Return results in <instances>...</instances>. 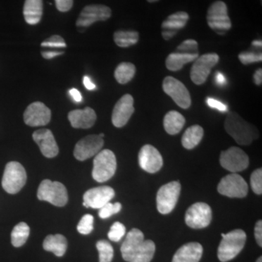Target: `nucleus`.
I'll return each mask as SVG.
<instances>
[{
	"label": "nucleus",
	"instance_id": "nucleus-1",
	"mask_svg": "<svg viewBox=\"0 0 262 262\" xmlns=\"http://www.w3.org/2000/svg\"><path fill=\"white\" fill-rule=\"evenodd\" d=\"M227 134L239 145H250L258 138V130L254 125L248 123L238 114L231 112L227 114L225 121Z\"/></svg>",
	"mask_w": 262,
	"mask_h": 262
},
{
	"label": "nucleus",
	"instance_id": "nucleus-2",
	"mask_svg": "<svg viewBox=\"0 0 262 262\" xmlns=\"http://www.w3.org/2000/svg\"><path fill=\"white\" fill-rule=\"evenodd\" d=\"M222 236L218 258L222 262H227L235 258L244 249L247 236L242 229H234L229 233H222Z\"/></svg>",
	"mask_w": 262,
	"mask_h": 262
},
{
	"label": "nucleus",
	"instance_id": "nucleus-3",
	"mask_svg": "<svg viewBox=\"0 0 262 262\" xmlns=\"http://www.w3.org/2000/svg\"><path fill=\"white\" fill-rule=\"evenodd\" d=\"M116 169V157L113 151L110 149L101 150L94 160L93 178L97 182H106L113 178Z\"/></svg>",
	"mask_w": 262,
	"mask_h": 262
},
{
	"label": "nucleus",
	"instance_id": "nucleus-4",
	"mask_svg": "<svg viewBox=\"0 0 262 262\" xmlns=\"http://www.w3.org/2000/svg\"><path fill=\"white\" fill-rule=\"evenodd\" d=\"M37 198L39 201H47L53 206L63 207L68 202V193L61 183L46 179L39 184Z\"/></svg>",
	"mask_w": 262,
	"mask_h": 262
},
{
	"label": "nucleus",
	"instance_id": "nucleus-5",
	"mask_svg": "<svg viewBox=\"0 0 262 262\" xmlns=\"http://www.w3.org/2000/svg\"><path fill=\"white\" fill-rule=\"evenodd\" d=\"M27 182V173L21 164L12 161L7 164L3 174L2 185L9 194L20 192Z\"/></svg>",
	"mask_w": 262,
	"mask_h": 262
},
{
	"label": "nucleus",
	"instance_id": "nucleus-6",
	"mask_svg": "<svg viewBox=\"0 0 262 262\" xmlns=\"http://www.w3.org/2000/svg\"><path fill=\"white\" fill-rule=\"evenodd\" d=\"M207 22L210 28L217 34H224L232 27L228 10L225 3L216 1L208 8L207 12Z\"/></svg>",
	"mask_w": 262,
	"mask_h": 262
},
{
	"label": "nucleus",
	"instance_id": "nucleus-7",
	"mask_svg": "<svg viewBox=\"0 0 262 262\" xmlns=\"http://www.w3.org/2000/svg\"><path fill=\"white\" fill-rule=\"evenodd\" d=\"M179 182H171L164 184L157 194V208L162 214H168L177 206L181 192Z\"/></svg>",
	"mask_w": 262,
	"mask_h": 262
},
{
	"label": "nucleus",
	"instance_id": "nucleus-8",
	"mask_svg": "<svg viewBox=\"0 0 262 262\" xmlns=\"http://www.w3.org/2000/svg\"><path fill=\"white\" fill-rule=\"evenodd\" d=\"M220 61V56L214 53H206L198 57L191 69V80L198 85L204 84L211 70Z\"/></svg>",
	"mask_w": 262,
	"mask_h": 262
},
{
	"label": "nucleus",
	"instance_id": "nucleus-9",
	"mask_svg": "<svg viewBox=\"0 0 262 262\" xmlns=\"http://www.w3.org/2000/svg\"><path fill=\"white\" fill-rule=\"evenodd\" d=\"M220 164L222 168L232 173L246 170L249 165L248 155L241 148L232 146L220 155Z\"/></svg>",
	"mask_w": 262,
	"mask_h": 262
},
{
	"label": "nucleus",
	"instance_id": "nucleus-10",
	"mask_svg": "<svg viewBox=\"0 0 262 262\" xmlns=\"http://www.w3.org/2000/svg\"><path fill=\"white\" fill-rule=\"evenodd\" d=\"M218 192L231 198H244L248 192V186L245 179L237 173H230L220 181Z\"/></svg>",
	"mask_w": 262,
	"mask_h": 262
},
{
	"label": "nucleus",
	"instance_id": "nucleus-11",
	"mask_svg": "<svg viewBox=\"0 0 262 262\" xmlns=\"http://www.w3.org/2000/svg\"><path fill=\"white\" fill-rule=\"evenodd\" d=\"M163 89L181 108L187 110L190 107L192 103L190 94L181 81L168 76L164 79Z\"/></svg>",
	"mask_w": 262,
	"mask_h": 262
},
{
	"label": "nucleus",
	"instance_id": "nucleus-12",
	"mask_svg": "<svg viewBox=\"0 0 262 262\" xmlns=\"http://www.w3.org/2000/svg\"><path fill=\"white\" fill-rule=\"evenodd\" d=\"M212 220L211 207L205 203H196L188 208L185 222L192 229H203L208 227Z\"/></svg>",
	"mask_w": 262,
	"mask_h": 262
},
{
	"label": "nucleus",
	"instance_id": "nucleus-13",
	"mask_svg": "<svg viewBox=\"0 0 262 262\" xmlns=\"http://www.w3.org/2000/svg\"><path fill=\"white\" fill-rule=\"evenodd\" d=\"M112 15V10L104 5H90L81 12L76 25L78 27H89L97 21H105Z\"/></svg>",
	"mask_w": 262,
	"mask_h": 262
},
{
	"label": "nucleus",
	"instance_id": "nucleus-14",
	"mask_svg": "<svg viewBox=\"0 0 262 262\" xmlns=\"http://www.w3.org/2000/svg\"><path fill=\"white\" fill-rule=\"evenodd\" d=\"M104 141L98 135L85 136L76 144L74 155L77 160H84L98 155L103 146Z\"/></svg>",
	"mask_w": 262,
	"mask_h": 262
},
{
	"label": "nucleus",
	"instance_id": "nucleus-15",
	"mask_svg": "<svg viewBox=\"0 0 262 262\" xmlns=\"http://www.w3.org/2000/svg\"><path fill=\"white\" fill-rule=\"evenodd\" d=\"M51 119V110L40 101L31 103L24 113V122L31 127L44 126Z\"/></svg>",
	"mask_w": 262,
	"mask_h": 262
},
{
	"label": "nucleus",
	"instance_id": "nucleus-16",
	"mask_svg": "<svg viewBox=\"0 0 262 262\" xmlns=\"http://www.w3.org/2000/svg\"><path fill=\"white\" fill-rule=\"evenodd\" d=\"M115 194V190L108 186L93 188L84 193L83 206L86 208L100 209L110 203Z\"/></svg>",
	"mask_w": 262,
	"mask_h": 262
},
{
	"label": "nucleus",
	"instance_id": "nucleus-17",
	"mask_svg": "<svg viewBox=\"0 0 262 262\" xmlns=\"http://www.w3.org/2000/svg\"><path fill=\"white\" fill-rule=\"evenodd\" d=\"M139 163L141 169L149 173L159 171L163 165V160L160 151L155 146L146 144L139 153Z\"/></svg>",
	"mask_w": 262,
	"mask_h": 262
},
{
	"label": "nucleus",
	"instance_id": "nucleus-18",
	"mask_svg": "<svg viewBox=\"0 0 262 262\" xmlns=\"http://www.w3.org/2000/svg\"><path fill=\"white\" fill-rule=\"evenodd\" d=\"M134 103V98L130 94L124 95L117 101L112 115V122L115 127H122L126 125L135 111Z\"/></svg>",
	"mask_w": 262,
	"mask_h": 262
},
{
	"label": "nucleus",
	"instance_id": "nucleus-19",
	"mask_svg": "<svg viewBox=\"0 0 262 262\" xmlns=\"http://www.w3.org/2000/svg\"><path fill=\"white\" fill-rule=\"evenodd\" d=\"M32 137L45 157L53 158L58 155L59 149L51 130L40 129L34 131Z\"/></svg>",
	"mask_w": 262,
	"mask_h": 262
},
{
	"label": "nucleus",
	"instance_id": "nucleus-20",
	"mask_svg": "<svg viewBox=\"0 0 262 262\" xmlns=\"http://www.w3.org/2000/svg\"><path fill=\"white\" fill-rule=\"evenodd\" d=\"M189 16L184 11L177 12L169 15L162 24V36L165 40L173 38L178 33V31L184 28L189 20Z\"/></svg>",
	"mask_w": 262,
	"mask_h": 262
},
{
	"label": "nucleus",
	"instance_id": "nucleus-21",
	"mask_svg": "<svg viewBox=\"0 0 262 262\" xmlns=\"http://www.w3.org/2000/svg\"><path fill=\"white\" fill-rule=\"evenodd\" d=\"M144 241V235L140 229H132L127 234L121 246L122 258L125 261H130L141 247Z\"/></svg>",
	"mask_w": 262,
	"mask_h": 262
},
{
	"label": "nucleus",
	"instance_id": "nucleus-22",
	"mask_svg": "<svg viewBox=\"0 0 262 262\" xmlns=\"http://www.w3.org/2000/svg\"><path fill=\"white\" fill-rule=\"evenodd\" d=\"M68 119L75 128L88 129L94 126L97 116L92 108L85 107L84 110H72L68 114Z\"/></svg>",
	"mask_w": 262,
	"mask_h": 262
},
{
	"label": "nucleus",
	"instance_id": "nucleus-23",
	"mask_svg": "<svg viewBox=\"0 0 262 262\" xmlns=\"http://www.w3.org/2000/svg\"><path fill=\"white\" fill-rule=\"evenodd\" d=\"M203 251V246L199 243H189L176 252L172 262H199Z\"/></svg>",
	"mask_w": 262,
	"mask_h": 262
},
{
	"label": "nucleus",
	"instance_id": "nucleus-24",
	"mask_svg": "<svg viewBox=\"0 0 262 262\" xmlns=\"http://www.w3.org/2000/svg\"><path fill=\"white\" fill-rule=\"evenodd\" d=\"M43 2L41 0H27L24 5V16L27 24L36 25L42 18Z\"/></svg>",
	"mask_w": 262,
	"mask_h": 262
},
{
	"label": "nucleus",
	"instance_id": "nucleus-25",
	"mask_svg": "<svg viewBox=\"0 0 262 262\" xmlns=\"http://www.w3.org/2000/svg\"><path fill=\"white\" fill-rule=\"evenodd\" d=\"M198 57L199 54H187L174 52L167 57L165 66L168 70L177 72L182 70L184 66L187 63L195 61Z\"/></svg>",
	"mask_w": 262,
	"mask_h": 262
},
{
	"label": "nucleus",
	"instance_id": "nucleus-26",
	"mask_svg": "<svg viewBox=\"0 0 262 262\" xmlns=\"http://www.w3.org/2000/svg\"><path fill=\"white\" fill-rule=\"evenodd\" d=\"M43 248L46 251H51L58 257L65 254L67 248V241L62 234L48 235L43 243Z\"/></svg>",
	"mask_w": 262,
	"mask_h": 262
},
{
	"label": "nucleus",
	"instance_id": "nucleus-27",
	"mask_svg": "<svg viewBox=\"0 0 262 262\" xmlns=\"http://www.w3.org/2000/svg\"><path fill=\"white\" fill-rule=\"evenodd\" d=\"M185 122V118L182 114L177 111H170L164 117V128L170 135H176L182 130Z\"/></svg>",
	"mask_w": 262,
	"mask_h": 262
},
{
	"label": "nucleus",
	"instance_id": "nucleus-28",
	"mask_svg": "<svg viewBox=\"0 0 262 262\" xmlns=\"http://www.w3.org/2000/svg\"><path fill=\"white\" fill-rule=\"evenodd\" d=\"M204 130L198 125L188 127L182 136V144L185 149H192L196 147L203 139Z\"/></svg>",
	"mask_w": 262,
	"mask_h": 262
},
{
	"label": "nucleus",
	"instance_id": "nucleus-29",
	"mask_svg": "<svg viewBox=\"0 0 262 262\" xmlns=\"http://www.w3.org/2000/svg\"><path fill=\"white\" fill-rule=\"evenodd\" d=\"M135 65L130 62H122L115 71V77L118 83L125 84L132 80L136 74Z\"/></svg>",
	"mask_w": 262,
	"mask_h": 262
},
{
	"label": "nucleus",
	"instance_id": "nucleus-30",
	"mask_svg": "<svg viewBox=\"0 0 262 262\" xmlns=\"http://www.w3.org/2000/svg\"><path fill=\"white\" fill-rule=\"evenodd\" d=\"M139 32L136 31H117L114 34V41L117 46L127 48L139 42Z\"/></svg>",
	"mask_w": 262,
	"mask_h": 262
},
{
	"label": "nucleus",
	"instance_id": "nucleus-31",
	"mask_svg": "<svg viewBox=\"0 0 262 262\" xmlns=\"http://www.w3.org/2000/svg\"><path fill=\"white\" fill-rule=\"evenodd\" d=\"M155 253V244L152 241H144L134 257L129 262H150Z\"/></svg>",
	"mask_w": 262,
	"mask_h": 262
},
{
	"label": "nucleus",
	"instance_id": "nucleus-32",
	"mask_svg": "<svg viewBox=\"0 0 262 262\" xmlns=\"http://www.w3.org/2000/svg\"><path fill=\"white\" fill-rule=\"evenodd\" d=\"M30 228L27 224L20 222L15 225L11 233V243L13 246L18 248L26 244L28 239Z\"/></svg>",
	"mask_w": 262,
	"mask_h": 262
},
{
	"label": "nucleus",
	"instance_id": "nucleus-33",
	"mask_svg": "<svg viewBox=\"0 0 262 262\" xmlns=\"http://www.w3.org/2000/svg\"><path fill=\"white\" fill-rule=\"evenodd\" d=\"M96 248L99 253V262H111L114 256V249L113 246L108 241H98Z\"/></svg>",
	"mask_w": 262,
	"mask_h": 262
},
{
	"label": "nucleus",
	"instance_id": "nucleus-34",
	"mask_svg": "<svg viewBox=\"0 0 262 262\" xmlns=\"http://www.w3.org/2000/svg\"><path fill=\"white\" fill-rule=\"evenodd\" d=\"M126 232L125 226L120 222H115L110 228L108 233V237L113 242H119L124 237Z\"/></svg>",
	"mask_w": 262,
	"mask_h": 262
},
{
	"label": "nucleus",
	"instance_id": "nucleus-35",
	"mask_svg": "<svg viewBox=\"0 0 262 262\" xmlns=\"http://www.w3.org/2000/svg\"><path fill=\"white\" fill-rule=\"evenodd\" d=\"M94 218L92 215H84V216L81 219L78 225H77V231H78L80 234H89L91 233V232L94 230Z\"/></svg>",
	"mask_w": 262,
	"mask_h": 262
},
{
	"label": "nucleus",
	"instance_id": "nucleus-36",
	"mask_svg": "<svg viewBox=\"0 0 262 262\" xmlns=\"http://www.w3.org/2000/svg\"><path fill=\"white\" fill-rule=\"evenodd\" d=\"M121 209L122 205L120 203H115V204L108 203L102 208H100L98 215H99L100 218L105 220V219L110 218L114 214L118 213L119 212L121 211Z\"/></svg>",
	"mask_w": 262,
	"mask_h": 262
},
{
	"label": "nucleus",
	"instance_id": "nucleus-37",
	"mask_svg": "<svg viewBox=\"0 0 262 262\" xmlns=\"http://www.w3.org/2000/svg\"><path fill=\"white\" fill-rule=\"evenodd\" d=\"M41 46L52 49H63L67 48L64 39L59 35H53L43 41Z\"/></svg>",
	"mask_w": 262,
	"mask_h": 262
},
{
	"label": "nucleus",
	"instance_id": "nucleus-38",
	"mask_svg": "<svg viewBox=\"0 0 262 262\" xmlns=\"http://www.w3.org/2000/svg\"><path fill=\"white\" fill-rule=\"evenodd\" d=\"M176 52L187 54H199L198 42L194 39H187L177 47Z\"/></svg>",
	"mask_w": 262,
	"mask_h": 262
},
{
	"label": "nucleus",
	"instance_id": "nucleus-39",
	"mask_svg": "<svg viewBox=\"0 0 262 262\" xmlns=\"http://www.w3.org/2000/svg\"><path fill=\"white\" fill-rule=\"evenodd\" d=\"M251 186L255 194H262V169H256L251 176Z\"/></svg>",
	"mask_w": 262,
	"mask_h": 262
},
{
	"label": "nucleus",
	"instance_id": "nucleus-40",
	"mask_svg": "<svg viewBox=\"0 0 262 262\" xmlns=\"http://www.w3.org/2000/svg\"><path fill=\"white\" fill-rule=\"evenodd\" d=\"M238 58L241 63L244 65L251 64L256 62L261 61V53H256L253 52H243L239 53Z\"/></svg>",
	"mask_w": 262,
	"mask_h": 262
},
{
	"label": "nucleus",
	"instance_id": "nucleus-41",
	"mask_svg": "<svg viewBox=\"0 0 262 262\" xmlns=\"http://www.w3.org/2000/svg\"><path fill=\"white\" fill-rule=\"evenodd\" d=\"M206 103L210 107L215 108V110H219L220 112H226L227 110V105L213 98H207Z\"/></svg>",
	"mask_w": 262,
	"mask_h": 262
},
{
	"label": "nucleus",
	"instance_id": "nucleus-42",
	"mask_svg": "<svg viewBox=\"0 0 262 262\" xmlns=\"http://www.w3.org/2000/svg\"><path fill=\"white\" fill-rule=\"evenodd\" d=\"M57 9L61 12L69 11L72 8L74 1L72 0H56L55 1Z\"/></svg>",
	"mask_w": 262,
	"mask_h": 262
},
{
	"label": "nucleus",
	"instance_id": "nucleus-43",
	"mask_svg": "<svg viewBox=\"0 0 262 262\" xmlns=\"http://www.w3.org/2000/svg\"><path fill=\"white\" fill-rule=\"evenodd\" d=\"M41 54H42L43 58H46V59H51V58H55V57L64 54V51H61V49H52V48H48V51L41 52Z\"/></svg>",
	"mask_w": 262,
	"mask_h": 262
},
{
	"label": "nucleus",
	"instance_id": "nucleus-44",
	"mask_svg": "<svg viewBox=\"0 0 262 262\" xmlns=\"http://www.w3.org/2000/svg\"><path fill=\"white\" fill-rule=\"evenodd\" d=\"M255 238L260 247L262 246V221L259 220L256 222L254 228Z\"/></svg>",
	"mask_w": 262,
	"mask_h": 262
},
{
	"label": "nucleus",
	"instance_id": "nucleus-45",
	"mask_svg": "<svg viewBox=\"0 0 262 262\" xmlns=\"http://www.w3.org/2000/svg\"><path fill=\"white\" fill-rule=\"evenodd\" d=\"M70 94L76 102H81L82 101V95H81L78 90L75 89H71Z\"/></svg>",
	"mask_w": 262,
	"mask_h": 262
},
{
	"label": "nucleus",
	"instance_id": "nucleus-46",
	"mask_svg": "<svg viewBox=\"0 0 262 262\" xmlns=\"http://www.w3.org/2000/svg\"><path fill=\"white\" fill-rule=\"evenodd\" d=\"M83 83L84 87L89 90V91H93V90L96 89V84L91 81L90 77H88V76H84L83 77Z\"/></svg>",
	"mask_w": 262,
	"mask_h": 262
},
{
	"label": "nucleus",
	"instance_id": "nucleus-47",
	"mask_svg": "<svg viewBox=\"0 0 262 262\" xmlns=\"http://www.w3.org/2000/svg\"><path fill=\"white\" fill-rule=\"evenodd\" d=\"M253 80L256 85H261L262 83V70L261 68L258 69L256 71L254 75H253Z\"/></svg>",
	"mask_w": 262,
	"mask_h": 262
},
{
	"label": "nucleus",
	"instance_id": "nucleus-48",
	"mask_svg": "<svg viewBox=\"0 0 262 262\" xmlns=\"http://www.w3.org/2000/svg\"><path fill=\"white\" fill-rule=\"evenodd\" d=\"M215 82L219 85H225L226 84V78L225 75L221 72H216L215 75Z\"/></svg>",
	"mask_w": 262,
	"mask_h": 262
},
{
	"label": "nucleus",
	"instance_id": "nucleus-49",
	"mask_svg": "<svg viewBox=\"0 0 262 262\" xmlns=\"http://www.w3.org/2000/svg\"><path fill=\"white\" fill-rule=\"evenodd\" d=\"M253 46H255V47L261 48L262 46V43L261 40H255L252 42Z\"/></svg>",
	"mask_w": 262,
	"mask_h": 262
},
{
	"label": "nucleus",
	"instance_id": "nucleus-50",
	"mask_svg": "<svg viewBox=\"0 0 262 262\" xmlns=\"http://www.w3.org/2000/svg\"><path fill=\"white\" fill-rule=\"evenodd\" d=\"M256 262H262L261 256H260V257L258 258L257 261H256Z\"/></svg>",
	"mask_w": 262,
	"mask_h": 262
},
{
	"label": "nucleus",
	"instance_id": "nucleus-51",
	"mask_svg": "<svg viewBox=\"0 0 262 262\" xmlns=\"http://www.w3.org/2000/svg\"><path fill=\"white\" fill-rule=\"evenodd\" d=\"M98 136H99L100 137H101L103 139V136H104V134H100L99 135H98Z\"/></svg>",
	"mask_w": 262,
	"mask_h": 262
},
{
	"label": "nucleus",
	"instance_id": "nucleus-52",
	"mask_svg": "<svg viewBox=\"0 0 262 262\" xmlns=\"http://www.w3.org/2000/svg\"><path fill=\"white\" fill-rule=\"evenodd\" d=\"M149 2V3H156V2H158V1H148Z\"/></svg>",
	"mask_w": 262,
	"mask_h": 262
}]
</instances>
